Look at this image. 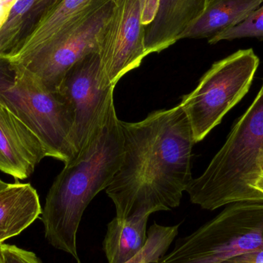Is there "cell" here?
Masks as SVG:
<instances>
[{
	"instance_id": "5",
	"label": "cell",
	"mask_w": 263,
	"mask_h": 263,
	"mask_svg": "<svg viewBox=\"0 0 263 263\" xmlns=\"http://www.w3.org/2000/svg\"><path fill=\"white\" fill-rule=\"evenodd\" d=\"M263 250V202H238L179 239L158 263H221Z\"/></svg>"
},
{
	"instance_id": "10",
	"label": "cell",
	"mask_w": 263,
	"mask_h": 263,
	"mask_svg": "<svg viewBox=\"0 0 263 263\" xmlns=\"http://www.w3.org/2000/svg\"><path fill=\"white\" fill-rule=\"evenodd\" d=\"M45 157L41 141L0 100V171L23 180Z\"/></svg>"
},
{
	"instance_id": "1",
	"label": "cell",
	"mask_w": 263,
	"mask_h": 263,
	"mask_svg": "<svg viewBox=\"0 0 263 263\" xmlns=\"http://www.w3.org/2000/svg\"><path fill=\"white\" fill-rule=\"evenodd\" d=\"M123 161L106 189L120 219L168 211L180 205L193 180L195 142L180 103L150 112L136 123L121 121Z\"/></svg>"
},
{
	"instance_id": "15",
	"label": "cell",
	"mask_w": 263,
	"mask_h": 263,
	"mask_svg": "<svg viewBox=\"0 0 263 263\" xmlns=\"http://www.w3.org/2000/svg\"><path fill=\"white\" fill-rule=\"evenodd\" d=\"M149 216L120 219L116 216L107 226L103 250L108 263H124L136 256L145 247L148 238Z\"/></svg>"
},
{
	"instance_id": "16",
	"label": "cell",
	"mask_w": 263,
	"mask_h": 263,
	"mask_svg": "<svg viewBox=\"0 0 263 263\" xmlns=\"http://www.w3.org/2000/svg\"><path fill=\"white\" fill-rule=\"evenodd\" d=\"M60 0H15L0 29V59L12 52L41 17Z\"/></svg>"
},
{
	"instance_id": "22",
	"label": "cell",
	"mask_w": 263,
	"mask_h": 263,
	"mask_svg": "<svg viewBox=\"0 0 263 263\" xmlns=\"http://www.w3.org/2000/svg\"><path fill=\"white\" fill-rule=\"evenodd\" d=\"M254 188L263 194V172L256 178L254 182Z\"/></svg>"
},
{
	"instance_id": "25",
	"label": "cell",
	"mask_w": 263,
	"mask_h": 263,
	"mask_svg": "<svg viewBox=\"0 0 263 263\" xmlns=\"http://www.w3.org/2000/svg\"><path fill=\"white\" fill-rule=\"evenodd\" d=\"M263 172V171H262Z\"/></svg>"
},
{
	"instance_id": "2",
	"label": "cell",
	"mask_w": 263,
	"mask_h": 263,
	"mask_svg": "<svg viewBox=\"0 0 263 263\" xmlns=\"http://www.w3.org/2000/svg\"><path fill=\"white\" fill-rule=\"evenodd\" d=\"M123 129L111 97L92 135L77 156L65 164L46 196L42 213L49 243L80 263L77 237L85 210L106 190L123 161Z\"/></svg>"
},
{
	"instance_id": "13",
	"label": "cell",
	"mask_w": 263,
	"mask_h": 263,
	"mask_svg": "<svg viewBox=\"0 0 263 263\" xmlns=\"http://www.w3.org/2000/svg\"><path fill=\"white\" fill-rule=\"evenodd\" d=\"M40 197L30 183H9L0 190V244L18 236L42 215Z\"/></svg>"
},
{
	"instance_id": "8",
	"label": "cell",
	"mask_w": 263,
	"mask_h": 263,
	"mask_svg": "<svg viewBox=\"0 0 263 263\" xmlns=\"http://www.w3.org/2000/svg\"><path fill=\"white\" fill-rule=\"evenodd\" d=\"M114 88L103 74L99 52L83 57L63 77L57 92L72 115V139L77 155L98 124L114 96Z\"/></svg>"
},
{
	"instance_id": "12",
	"label": "cell",
	"mask_w": 263,
	"mask_h": 263,
	"mask_svg": "<svg viewBox=\"0 0 263 263\" xmlns=\"http://www.w3.org/2000/svg\"><path fill=\"white\" fill-rule=\"evenodd\" d=\"M97 1L60 0L41 17L18 46L0 60L17 66L23 64L73 25Z\"/></svg>"
},
{
	"instance_id": "6",
	"label": "cell",
	"mask_w": 263,
	"mask_h": 263,
	"mask_svg": "<svg viewBox=\"0 0 263 263\" xmlns=\"http://www.w3.org/2000/svg\"><path fill=\"white\" fill-rule=\"evenodd\" d=\"M259 58L252 48L239 49L212 65L180 104L195 144L203 140L248 93Z\"/></svg>"
},
{
	"instance_id": "18",
	"label": "cell",
	"mask_w": 263,
	"mask_h": 263,
	"mask_svg": "<svg viewBox=\"0 0 263 263\" xmlns=\"http://www.w3.org/2000/svg\"><path fill=\"white\" fill-rule=\"evenodd\" d=\"M253 38L263 40V2L243 22L209 39L210 45L222 41Z\"/></svg>"
},
{
	"instance_id": "21",
	"label": "cell",
	"mask_w": 263,
	"mask_h": 263,
	"mask_svg": "<svg viewBox=\"0 0 263 263\" xmlns=\"http://www.w3.org/2000/svg\"><path fill=\"white\" fill-rule=\"evenodd\" d=\"M15 0H11L4 4L0 6V29L3 27L4 23H6L8 16H9V12L12 5L15 3Z\"/></svg>"
},
{
	"instance_id": "3",
	"label": "cell",
	"mask_w": 263,
	"mask_h": 263,
	"mask_svg": "<svg viewBox=\"0 0 263 263\" xmlns=\"http://www.w3.org/2000/svg\"><path fill=\"white\" fill-rule=\"evenodd\" d=\"M262 171L263 81L223 145L186 192L192 203L210 211L238 202H263V194L254 188Z\"/></svg>"
},
{
	"instance_id": "7",
	"label": "cell",
	"mask_w": 263,
	"mask_h": 263,
	"mask_svg": "<svg viewBox=\"0 0 263 263\" xmlns=\"http://www.w3.org/2000/svg\"><path fill=\"white\" fill-rule=\"evenodd\" d=\"M115 6L116 0H97L73 25L18 66L27 69L48 89L57 92L74 64L92 52H99Z\"/></svg>"
},
{
	"instance_id": "17",
	"label": "cell",
	"mask_w": 263,
	"mask_h": 263,
	"mask_svg": "<svg viewBox=\"0 0 263 263\" xmlns=\"http://www.w3.org/2000/svg\"><path fill=\"white\" fill-rule=\"evenodd\" d=\"M179 225L165 227L154 223L148 231L144 248L124 263H158L167 253L179 233Z\"/></svg>"
},
{
	"instance_id": "14",
	"label": "cell",
	"mask_w": 263,
	"mask_h": 263,
	"mask_svg": "<svg viewBox=\"0 0 263 263\" xmlns=\"http://www.w3.org/2000/svg\"><path fill=\"white\" fill-rule=\"evenodd\" d=\"M262 2L263 0H209L205 10L184 32L181 40H209L243 22Z\"/></svg>"
},
{
	"instance_id": "9",
	"label": "cell",
	"mask_w": 263,
	"mask_h": 263,
	"mask_svg": "<svg viewBox=\"0 0 263 263\" xmlns=\"http://www.w3.org/2000/svg\"><path fill=\"white\" fill-rule=\"evenodd\" d=\"M144 0H116L100 44V63L106 80L116 86L147 57Z\"/></svg>"
},
{
	"instance_id": "23",
	"label": "cell",
	"mask_w": 263,
	"mask_h": 263,
	"mask_svg": "<svg viewBox=\"0 0 263 263\" xmlns=\"http://www.w3.org/2000/svg\"><path fill=\"white\" fill-rule=\"evenodd\" d=\"M8 185H9V183H6V182H5L4 181L0 179V190L5 188V187L7 186Z\"/></svg>"
},
{
	"instance_id": "24",
	"label": "cell",
	"mask_w": 263,
	"mask_h": 263,
	"mask_svg": "<svg viewBox=\"0 0 263 263\" xmlns=\"http://www.w3.org/2000/svg\"><path fill=\"white\" fill-rule=\"evenodd\" d=\"M0 263H4L3 262V259H2L1 255H0Z\"/></svg>"
},
{
	"instance_id": "19",
	"label": "cell",
	"mask_w": 263,
	"mask_h": 263,
	"mask_svg": "<svg viewBox=\"0 0 263 263\" xmlns=\"http://www.w3.org/2000/svg\"><path fill=\"white\" fill-rule=\"evenodd\" d=\"M0 255L4 263H43L35 253L13 245L0 244Z\"/></svg>"
},
{
	"instance_id": "11",
	"label": "cell",
	"mask_w": 263,
	"mask_h": 263,
	"mask_svg": "<svg viewBox=\"0 0 263 263\" xmlns=\"http://www.w3.org/2000/svg\"><path fill=\"white\" fill-rule=\"evenodd\" d=\"M209 0H157L145 26L146 55L159 53L181 40L185 30L205 10Z\"/></svg>"
},
{
	"instance_id": "20",
	"label": "cell",
	"mask_w": 263,
	"mask_h": 263,
	"mask_svg": "<svg viewBox=\"0 0 263 263\" xmlns=\"http://www.w3.org/2000/svg\"><path fill=\"white\" fill-rule=\"evenodd\" d=\"M221 263H263V250L239 255Z\"/></svg>"
},
{
	"instance_id": "4",
	"label": "cell",
	"mask_w": 263,
	"mask_h": 263,
	"mask_svg": "<svg viewBox=\"0 0 263 263\" xmlns=\"http://www.w3.org/2000/svg\"><path fill=\"white\" fill-rule=\"evenodd\" d=\"M0 100L41 141L47 157L66 164L77 156L72 115L57 91L27 69L0 60Z\"/></svg>"
}]
</instances>
